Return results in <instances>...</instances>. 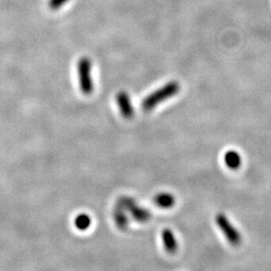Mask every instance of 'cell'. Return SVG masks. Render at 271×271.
I'll return each instance as SVG.
<instances>
[{
	"label": "cell",
	"instance_id": "cell-11",
	"mask_svg": "<svg viewBox=\"0 0 271 271\" xmlns=\"http://www.w3.org/2000/svg\"><path fill=\"white\" fill-rule=\"evenodd\" d=\"M69 0H49V6L52 10H58L63 8Z\"/></svg>",
	"mask_w": 271,
	"mask_h": 271
},
{
	"label": "cell",
	"instance_id": "cell-5",
	"mask_svg": "<svg viewBox=\"0 0 271 271\" xmlns=\"http://www.w3.org/2000/svg\"><path fill=\"white\" fill-rule=\"evenodd\" d=\"M116 103L119 108L121 114L127 120L132 118L134 116V108L130 96L126 92L122 90L116 95Z\"/></svg>",
	"mask_w": 271,
	"mask_h": 271
},
{
	"label": "cell",
	"instance_id": "cell-6",
	"mask_svg": "<svg viewBox=\"0 0 271 271\" xmlns=\"http://www.w3.org/2000/svg\"><path fill=\"white\" fill-rule=\"evenodd\" d=\"M163 246L169 254H174L178 250L177 240L175 238L174 232L170 229L163 230L161 234Z\"/></svg>",
	"mask_w": 271,
	"mask_h": 271
},
{
	"label": "cell",
	"instance_id": "cell-2",
	"mask_svg": "<svg viewBox=\"0 0 271 271\" xmlns=\"http://www.w3.org/2000/svg\"><path fill=\"white\" fill-rule=\"evenodd\" d=\"M80 90L85 95H89L94 92V84L92 78V62L88 58H80L77 65Z\"/></svg>",
	"mask_w": 271,
	"mask_h": 271
},
{
	"label": "cell",
	"instance_id": "cell-4",
	"mask_svg": "<svg viewBox=\"0 0 271 271\" xmlns=\"http://www.w3.org/2000/svg\"><path fill=\"white\" fill-rule=\"evenodd\" d=\"M216 223L230 244L234 246H239L241 242V236L224 214H217Z\"/></svg>",
	"mask_w": 271,
	"mask_h": 271
},
{
	"label": "cell",
	"instance_id": "cell-3",
	"mask_svg": "<svg viewBox=\"0 0 271 271\" xmlns=\"http://www.w3.org/2000/svg\"><path fill=\"white\" fill-rule=\"evenodd\" d=\"M117 204L123 207L131 214V217L139 223H145L152 217L151 212L144 207L138 206V203L130 196H122L117 201Z\"/></svg>",
	"mask_w": 271,
	"mask_h": 271
},
{
	"label": "cell",
	"instance_id": "cell-8",
	"mask_svg": "<svg viewBox=\"0 0 271 271\" xmlns=\"http://www.w3.org/2000/svg\"><path fill=\"white\" fill-rule=\"evenodd\" d=\"M153 202L157 206L162 209H169L175 204V198L170 193L162 192L156 195L153 198Z\"/></svg>",
	"mask_w": 271,
	"mask_h": 271
},
{
	"label": "cell",
	"instance_id": "cell-7",
	"mask_svg": "<svg viewBox=\"0 0 271 271\" xmlns=\"http://www.w3.org/2000/svg\"><path fill=\"white\" fill-rule=\"evenodd\" d=\"M113 218L116 226L120 230H126L128 228L130 222L127 216V210L120 206L119 204H116V208L113 210Z\"/></svg>",
	"mask_w": 271,
	"mask_h": 271
},
{
	"label": "cell",
	"instance_id": "cell-9",
	"mask_svg": "<svg viewBox=\"0 0 271 271\" xmlns=\"http://www.w3.org/2000/svg\"><path fill=\"white\" fill-rule=\"evenodd\" d=\"M224 164L231 170H237L241 164V158L236 151H228L224 154Z\"/></svg>",
	"mask_w": 271,
	"mask_h": 271
},
{
	"label": "cell",
	"instance_id": "cell-1",
	"mask_svg": "<svg viewBox=\"0 0 271 271\" xmlns=\"http://www.w3.org/2000/svg\"><path fill=\"white\" fill-rule=\"evenodd\" d=\"M181 89V86L177 81H170L166 82L165 86L154 90L153 92L145 96L142 101L141 106L144 111H152L154 107L159 106V104L175 96Z\"/></svg>",
	"mask_w": 271,
	"mask_h": 271
},
{
	"label": "cell",
	"instance_id": "cell-10",
	"mask_svg": "<svg viewBox=\"0 0 271 271\" xmlns=\"http://www.w3.org/2000/svg\"><path fill=\"white\" fill-rule=\"evenodd\" d=\"M92 220L88 214H80L74 220V225L80 231H86L90 228Z\"/></svg>",
	"mask_w": 271,
	"mask_h": 271
}]
</instances>
